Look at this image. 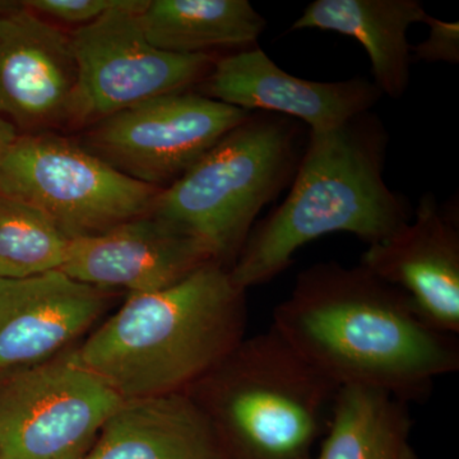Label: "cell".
<instances>
[{"label":"cell","instance_id":"6da1fadb","mask_svg":"<svg viewBox=\"0 0 459 459\" xmlns=\"http://www.w3.org/2000/svg\"><path fill=\"white\" fill-rule=\"evenodd\" d=\"M272 327L338 388L407 402L459 369L457 338L429 325L406 295L361 264L316 263L299 273Z\"/></svg>","mask_w":459,"mask_h":459},{"label":"cell","instance_id":"7a4b0ae2","mask_svg":"<svg viewBox=\"0 0 459 459\" xmlns=\"http://www.w3.org/2000/svg\"><path fill=\"white\" fill-rule=\"evenodd\" d=\"M386 146L385 126L370 111L309 131L285 201L255 223L229 270L235 285L247 291L273 280L325 235L349 232L371 246L409 222L406 199L385 180Z\"/></svg>","mask_w":459,"mask_h":459},{"label":"cell","instance_id":"3957f363","mask_svg":"<svg viewBox=\"0 0 459 459\" xmlns=\"http://www.w3.org/2000/svg\"><path fill=\"white\" fill-rule=\"evenodd\" d=\"M246 294L208 262L168 289L129 294L75 353L124 401L186 394L244 340Z\"/></svg>","mask_w":459,"mask_h":459},{"label":"cell","instance_id":"277c9868","mask_svg":"<svg viewBox=\"0 0 459 459\" xmlns=\"http://www.w3.org/2000/svg\"><path fill=\"white\" fill-rule=\"evenodd\" d=\"M338 389L271 325L186 394L210 420L222 459H305Z\"/></svg>","mask_w":459,"mask_h":459},{"label":"cell","instance_id":"5b68a950","mask_svg":"<svg viewBox=\"0 0 459 459\" xmlns=\"http://www.w3.org/2000/svg\"><path fill=\"white\" fill-rule=\"evenodd\" d=\"M303 138L298 120L253 111L160 192L151 214L202 241L230 270L258 214L294 179Z\"/></svg>","mask_w":459,"mask_h":459},{"label":"cell","instance_id":"8992f818","mask_svg":"<svg viewBox=\"0 0 459 459\" xmlns=\"http://www.w3.org/2000/svg\"><path fill=\"white\" fill-rule=\"evenodd\" d=\"M161 190L50 132L18 134L0 165V195L33 205L72 238L151 214Z\"/></svg>","mask_w":459,"mask_h":459},{"label":"cell","instance_id":"52a82bcc","mask_svg":"<svg viewBox=\"0 0 459 459\" xmlns=\"http://www.w3.org/2000/svg\"><path fill=\"white\" fill-rule=\"evenodd\" d=\"M123 401L75 351L0 377V459H83Z\"/></svg>","mask_w":459,"mask_h":459},{"label":"cell","instance_id":"ba28073f","mask_svg":"<svg viewBox=\"0 0 459 459\" xmlns=\"http://www.w3.org/2000/svg\"><path fill=\"white\" fill-rule=\"evenodd\" d=\"M147 0H124L95 22L71 32L78 83L71 126H91L133 105L188 91L212 71V54L157 49L138 22Z\"/></svg>","mask_w":459,"mask_h":459},{"label":"cell","instance_id":"9c48e42d","mask_svg":"<svg viewBox=\"0 0 459 459\" xmlns=\"http://www.w3.org/2000/svg\"><path fill=\"white\" fill-rule=\"evenodd\" d=\"M249 114L202 93L181 91L93 124L83 147L132 179L165 189Z\"/></svg>","mask_w":459,"mask_h":459},{"label":"cell","instance_id":"30bf717a","mask_svg":"<svg viewBox=\"0 0 459 459\" xmlns=\"http://www.w3.org/2000/svg\"><path fill=\"white\" fill-rule=\"evenodd\" d=\"M78 83L71 33L21 7L0 14V117L29 133L69 126Z\"/></svg>","mask_w":459,"mask_h":459},{"label":"cell","instance_id":"8fae6325","mask_svg":"<svg viewBox=\"0 0 459 459\" xmlns=\"http://www.w3.org/2000/svg\"><path fill=\"white\" fill-rule=\"evenodd\" d=\"M199 86V93L207 98L249 113L300 120L316 132L368 113L383 95L376 83L360 77L314 82L289 74L258 47L217 59Z\"/></svg>","mask_w":459,"mask_h":459},{"label":"cell","instance_id":"7c38bea8","mask_svg":"<svg viewBox=\"0 0 459 459\" xmlns=\"http://www.w3.org/2000/svg\"><path fill=\"white\" fill-rule=\"evenodd\" d=\"M360 264L409 298L416 312L437 331L459 333V228L455 213L434 195L391 237L371 244Z\"/></svg>","mask_w":459,"mask_h":459},{"label":"cell","instance_id":"4fadbf2b","mask_svg":"<svg viewBox=\"0 0 459 459\" xmlns=\"http://www.w3.org/2000/svg\"><path fill=\"white\" fill-rule=\"evenodd\" d=\"M212 261L202 241L146 214L101 234L72 238L62 271L100 289L150 294Z\"/></svg>","mask_w":459,"mask_h":459},{"label":"cell","instance_id":"5bb4252c","mask_svg":"<svg viewBox=\"0 0 459 459\" xmlns=\"http://www.w3.org/2000/svg\"><path fill=\"white\" fill-rule=\"evenodd\" d=\"M107 291L62 270L0 279V377L56 358L100 318Z\"/></svg>","mask_w":459,"mask_h":459},{"label":"cell","instance_id":"9a60e30c","mask_svg":"<svg viewBox=\"0 0 459 459\" xmlns=\"http://www.w3.org/2000/svg\"><path fill=\"white\" fill-rule=\"evenodd\" d=\"M83 459H222L210 420L188 394L123 401Z\"/></svg>","mask_w":459,"mask_h":459},{"label":"cell","instance_id":"2e32d148","mask_svg":"<svg viewBox=\"0 0 459 459\" xmlns=\"http://www.w3.org/2000/svg\"><path fill=\"white\" fill-rule=\"evenodd\" d=\"M427 16L418 0H316L291 30L316 29L356 39L369 56L377 89L400 99L409 87L412 62L407 32Z\"/></svg>","mask_w":459,"mask_h":459},{"label":"cell","instance_id":"e0dca14e","mask_svg":"<svg viewBox=\"0 0 459 459\" xmlns=\"http://www.w3.org/2000/svg\"><path fill=\"white\" fill-rule=\"evenodd\" d=\"M138 22L150 44L181 56L250 49L265 29L247 0H147Z\"/></svg>","mask_w":459,"mask_h":459},{"label":"cell","instance_id":"ac0fdd59","mask_svg":"<svg viewBox=\"0 0 459 459\" xmlns=\"http://www.w3.org/2000/svg\"><path fill=\"white\" fill-rule=\"evenodd\" d=\"M407 402L377 389H338L327 437L305 459H418Z\"/></svg>","mask_w":459,"mask_h":459},{"label":"cell","instance_id":"d6986e66","mask_svg":"<svg viewBox=\"0 0 459 459\" xmlns=\"http://www.w3.org/2000/svg\"><path fill=\"white\" fill-rule=\"evenodd\" d=\"M72 238L33 205L0 195V279L62 270Z\"/></svg>","mask_w":459,"mask_h":459},{"label":"cell","instance_id":"ffe728a7","mask_svg":"<svg viewBox=\"0 0 459 459\" xmlns=\"http://www.w3.org/2000/svg\"><path fill=\"white\" fill-rule=\"evenodd\" d=\"M124 0H29L22 2L27 9L47 21H56L80 29L95 22Z\"/></svg>","mask_w":459,"mask_h":459},{"label":"cell","instance_id":"44dd1931","mask_svg":"<svg viewBox=\"0 0 459 459\" xmlns=\"http://www.w3.org/2000/svg\"><path fill=\"white\" fill-rule=\"evenodd\" d=\"M424 23L429 26L427 40L411 47V60L458 65L459 23L437 20L430 14L425 18Z\"/></svg>","mask_w":459,"mask_h":459},{"label":"cell","instance_id":"7402d4cb","mask_svg":"<svg viewBox=\"0 0 459 459\" xmlns=\"http://www.w3.org/2000/svg\"><path fill=\"white\" fill-rule=\"evenodd\" d=\"M17 137L16 126L0 117V165H2L3 160L7 156L9 148L13 144Z\"/></svg>","mask_w":459,"mask_h":459},{"label":"cell","instance_id":"603a6c76","mask_svg":"<svg viewBox=\"0 0 459 459\" xmlns=\"http://www.w3.org/2000/svg\"><path fill=\"white\" fill-rule=\"evenodd\" d=\"M20 7V3L16 2H0V14L8 13Z\"/></svg>","mask_w":459,"mask_h":459}]
</instances>
